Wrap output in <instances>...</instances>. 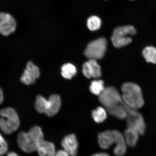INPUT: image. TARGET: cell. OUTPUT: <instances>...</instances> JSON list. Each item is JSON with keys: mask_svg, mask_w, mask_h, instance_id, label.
Wrapping results in <instances>:
<instances>
[{"mask_svg": "<svg viewBox=\"0 0 156 156\" xmlns=\"http://www.w3.org/2000/svg\"><path fill=\"white\" fill-rule=\"evenodd\" d=\"M44 140V134L40 126H34L28 132L19 133L17 143L20 148L27 153L36 151L41 142Z\"/></svg>", "mask_w": 156, "mask_h": 156, "instance_id": "obj_1", "label": "cell"}, {"mask_svg": "<svg viewBox=\"0 0 156 156\" xmlns=\"http://www.w3.org/2000/svg\"><path fill=\"white\" fill-rule=\"evenodd\" d=\"M122 97L124 102L130 108L138 110L145 104L141 87L133 83H126L122 85Z\"/></svg>", "mask_w": 156, "mask_h": 156, "instance_id": "obj_2", "label": "cell"}, {"mask_svg": "<svg viewBox=\"0 0 156 156\" xmlns=\"http://www.w3.org/2000/svg\"><path fill=\"white\" fill-rule=\"evenodd\" d=\"M61 106V99L57 94L51 95L48 100L42 95H38L35 104L37 112L40 114L44 113L48 117H52L57 114Z\"/></svg>", "mask_w": 156, "mask_h": 156, "instance_id": "obj_3", "label": "cell"}, {"mask_svg": "<svg viewBox=\"0 0 156 156\" xmlns=\"http://www.w3.org/2000/svg\"><path fill=\"white\" fill-rule=\"evenodd\" d=\"M0 128L6 134H9L18 129L20 120L18 115L14 109L8 107L0 111Z\"/></svg>", "mask_w": 156, "mask_h": 156, "instance_id": "obj_4", "label": "cell"}, {"mask_svg": "<svg viewBox=\"0 0 156 156\" xmlns=\"http://www.w3.org/2000/svg\"><path fill=\"white\" fill-rule=\"evenodd\" d=\"M136 32V29L131 25L117 27L115 29L112 37L113 45L118 48L127 45L132 41L129 36H133Z\"/></svg>", "mask_w": 156, "mask_h": 156, "instance_id": "obj_5", "label": "cell"}, {"mask_svg": "<svg viewBox=\"0 0 156 156\" xmlns=\"http://www.w3.org/2000/svg\"><path fill=\"white\" fill-rule=\"evenodd\" d=\"M107 46L106 38H101L95 40L88 44L84 54L89 59H100L106 52Z\"/></svg>", "mask_w": 156, "mask_h": 156, "instance_id": "obj_6", "label": "cell"}, {"mask_svg": "<svg viewBox=\"0 0 156 156\" xmlns=\"http://www.w3.org/2000/svg\"><path fill=\"white\" fill-rule=\"evenodd\" d=\"M99 100L106 109L124 102L122 95L115 88L113 87L105 88L104 90L99 95Z\"/></svg>", "mask_w": 156, "mask_h": 156, "instance_id": "obj_7", "label": "cell"}, {"mask_svg": "<svg viewBox=\"0 0 156 156\" xmlns=\"http://www.w3.org/2000/svg\"><path fill=\"white\" fill-rule=\"evenodd\" d=\"M128 116L126 118L128 128L133 129L137 131L140 135H143L146 131V124L141 113L137 110L127 106Z\"/></svg>", "mask_w": 156, "mask_h": 156, "instance_id": "obj_8", "label": "cell"}, {"mask_svg": "<svg viewBox=\"0 0 156 156\" xmlns=\"http://www.w3.org/2000/svg\"><path fill=\"white\" fill-rule=\"evenodd\" d=\"M16 22L9 13H0V34L3 36H9L14 32L16 28Z\"/></svg>", "mask_w": 156, "mask_h": 156, "instance_id": "obj_9", "label": "cell"}, {"mask_svg": "<svg viewBox=\"0 0 156 156\" xmlns=\"http://www.w3.org/2000/svg\"><path fill=\"white\" fill-rule=\"evenodd\" d=\"M40 69L32 61H29L27 63L26 68L21 76L20 80L23 83L27 85L34 84L36 80L40 77Z\"/></svg>", "mask_w": 156, "mask_h": 156, "instance_id": "obj_10", "label": "cell"}, {"mask_svg": "<svg viewBox=\"0 0 156 156\" xmlns=\"http://www.w3.org/2000/svg\"><path fill=\"white\" fill-rule=\"evenodd\" d=\"M83 72L84 75L88 79L98 78L101 76L100 66L94 59H89L83 64Z\"/></svg>", "mask_w": 156, "mask_h": 156, "instance_id": "obj_11", "label": "cell"}, {"mask_svg": "<svg viewBox=\"0 0 156 156\" xmlns=\"http://www.w3.org/2000/svg\"><path fill=\"white\" fill-rule=\"evenodd\" d=\"M62 145L64 151L67 152L70 155L76 156L78 143L75 134H71L66 136L62 140Z\"/></svg>", "mask_w": 156, "mask_h": 156, "instance_id": "obj_12", "label": "cell"}, {"mask_svg": "<svg viewBox=\"0 0 156 156\" xmlns=\"http://www.w3.org/2000/svg\"><path fill=\"white\" fill-rule=\"evenodd\" d=\"M98 143L101 147L103 149H108L115 143V130H107L101 133L98 136Z\"/></svg>", "mask_w": 156, "mask_h": 156, "instance_id": "obj_13", "label": "cell"}, {"mask_svg": "<svg viewBox=\"0 0 156 156\" xmlns=\"http://www.w3.org/2000/svg\"><path fill=\"white\" fill-rule=\"evenodd\" d=\"M40 156H55V146L53 143L43 140L36 150Z\"/></svg>", "mask_w": 156, "mask_h": 156, "instance_id": "obj_14", "label": "cell"}, {"mask_svg": "<svg viewBox=\"0 0 156 156\" xmlns=\"http://www.w3.org/2000/svg\"><path fill=\"white\" fill-rule=\"evenodd\" d=\"M116 147L114 150V153L118 156H122L126 154L127 150V145L124 136L118 130H115Z\"/></svg>", "mask_w": 156, "mask_h": 156, "instance_id": "obj_15", "label": "cell"}, {"mask_svg": "<svg viewBox=\"0 0 156 156\" xmlns=\"http://www.w3.org/2000/svg\"><path fill=\"white\" fill-rule=\"evenodd\" d=\"M127 106L125 103L107 109L109 114L120 119H126L128 116Z\"/></svg>", "mask_w": 156, "mask_h": 156, "instance_id": "obj_16", "label": "cell"}, {"mask_svg": "<svg viewBox=\"0 0 156 156\" xmlns=\"http://www.w3.org/2000/svg\"><path fill=\"white\" fill-rule=\"evenodd\" d=\"M140 134L136 130L128 128L125 130L124 137L127 145L130 147L135 146L139 139Z\"/></svg>", "mask_w": 156, "mask_h": 156, "instance_id": "obj_17", "label": "cell"}, {"mask_svg": "<svg viewBox=\"0 0 156 156\" xmlns=\"http://www.w3.org/2000/svg\"><path fill=\"white\" fill-rule=\"evenodd\" d=\"M142 54L148 63L156 64V48L154 47H146L142 51Z\"/></svg>", "mask_w": 156, "mask_h": 156, "instance_id": "obj_18", "label": "cell"}, {"mask_svg": "<svg viewBox=\"0 0 156 156\" xmlns=\"http://www.w3.org/2000/svg\"><path fill=\"white\" fill-rule=\"evenodd\" d=\"M77 73V70L75 66L71 63L64 64L61 68V74L65 79H71Z\"/></svg>", "mask_w": 156, "mask_h": 156, "instance_id": "obj_19", "label": "cell"}, {"mask_svg": "<svg viewBox=\"0 0 156 156\" xmlns=\"http://www.w3.org/2000/svg\"><path fill=\"white\" fill-rule=\"evenodd\" d=\"M102 21L98 16H92L87 20V25L90 30L94 31L98 30L101 28Z\"/></svg>", "mask_w": 156, "mask_h": 156, "instance_id": "obj_20", "label": "cell"}, {"mask_svg": "<svg viewBox=\"0 0 156 156\" xmlns=\"http://www.w3.org/2000/svg\"><path fill=\"white\" fill-rule=\"evenodd\" d=\"M105 89L104 83L101 80L92 81L90 87L91 92L93 94L98 96L103 92Z\"/></svg>", "mask_w": 156, "mask_h": 156, "instance_id": "obj_21", "label": "cell"}, {"mask_svg": "<svg viewBox=\"0 0 156 156\" xmlns=\"http://www.w3.org/2000/svg\"><path fill=\"white\" fill-rule=\"evenodd\" d=\"M92 117L95 122L101 123L104 121L107 118V113L102 107H98L92 112Z\"/></svg>", "mask_w": 156, "mask_h": 156, "instance_id": "obj_22", "label": "cell"}, {"mask_svg": "<svg viewBox=\"0 0 156 156\" xmlns=\"http://www.w3.org/2000/svg\"><path fill=\"white\" fill-rule=\"evenodd\" d=\"M8 151V145L6 141L0 134V156L5 154Z\"/></svg>", "mask_w": 156, "mask_h": 156, "instance_id": "obj_23", "label": "cell"}, {"mask_svg": "<svg viewBox=\"0 0 156 156\" xmlns=\"http://www.w3.org/2000/svg\"><path fill=\"white\" fill-rule=\"evenodd\" d=\"M70 155L64 150H60L56 152L55 156H69Z\"/></svg>", "mask_w": 156, "mask_h": 156, "instance_id": "obj_24", "label": "cell"}, {"mask_svg": "<svg viewBox=\"0 0 156 156\" xmlns=\"http://www.w3.org/2000/svg\"><path fill=\"white\" fill-rule=\"evenodd\" d=\"M4 95L2 90L0 87V105L3 102Z\"/></svg>", "mask_w": 156, "mask_h": 156, "instance_id": "obj_25", "label": "cell"}, {"mask_svg": "<svg viewBox=\"0 0 156 156\" xmlns=\"http://www.w3.org/2000/svg\"><path fill=\"white\" fill-rule=\"evenodd\" d=\"M92 156H110L108 154L105 153H100L95 154Z\"/></svg>", "mask_w": 156, "mask_h": 156, "instance_id": "obj_26", "label": "cell"}, {"mask_svg": "<svg viewBox=\"0 0 156 156\" xmlns=\"http://www.w3.org/2000/svg\"><path fill=\"white\" fill-rule=\"evenodd\" d=\"M7 156H19L14 152H10L8 154Z\"/></svg>", "mask_w": 156, "mask_h": 156, "instance_id": "obj_27", "label": "cell"}, {"mask_svg": "<svg viewBox=\"0 0 156 156\" xmlns=\"http://www.w3.org/2000/svg\"><path fill=\"white\" fill-rule=\"evenodd\" d=\"M130 1H134V0H130Z\"/></svg>", "mask_w": 156, "mask_h": 156, "instance_id": "obj_28", "label": "cell"}]
</instances>
